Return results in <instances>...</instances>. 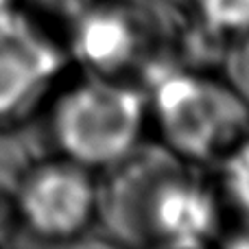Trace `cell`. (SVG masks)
<instances>
[{
	"label": "cell",
	"instance_id": "cell-7",
	"mask_svg": "<svg viewBox=\"0 0 249 249\" xmlns=\"http://www.w3.org/2000/svg\"><path fill=\"white\" fill-rule=\"evenodd\" d=\"M140 26L118 9L83 11L74 33V53L99 72H114L136 57Z\"/></svg>",
	"mask_w": 249,
	"mask_h": 249
},
{
	"label": "cell",
	"instance_id": "cell-6",
	"mask_svg": "<svg viewBox=\"0 0 249 249\" xmlns=\"http://www.w3.org/2000/svg\"><path fill=\"white\" fill-rule=\"evenodd\" d=\"M216 228V208L210 193L179 173L155 195L151 208V238L171 247H199Z\"/></svg>",
	"mask_w": 249,
	"mask_h": 249
},
{
	"label": "cell",
	"instance_id": "cell-8",
	"mask_svg": "<svg viewBox=\"0 0 249 249\" xmlns=\"http://www.w3.org/2000/svg\"><path fill=\"white\" fill-rule=\"evenodd\" d=\"M203 24L219 31H245L249 26V0H199Z\"/></svg>",
	"mask_w": 249,
	"mask_h": 249
},
{
	"label": "cell",
	"instance_id": "cell-5",
	"mask_svg": "<svg viewBox=\"0 0 249 249\" xmlns=\"http://www.w3.org/2000/svg\"><path fill=\"white\" fill-rule=\"evenodd\" d=\"M61 53L13 7L0 11V124L26 112L61 68Z\"/></svg>",
	"mask_w": 249,
	"mask_h": 249
},
{
	"label": "cell",
	"instance_id": "cell-3",
	"mask_svg": "<svg viewBox=\"0 0 249 249\" xmlns=\"http://www.w3.org/2000/svg\"><path fill=\"white\" fill-rule=\"evenodd\" d=\"M109 166L112 171L96 193L103 230L124 245H144L151 241L155 195L184 168L171 151L155 144L133 146Z\"/></svg>",
	"mask_w": 249,
	"mask_h": 249
},
{
	"label": "cell",
	"instance_id": "cell-10",
	"mask_svg": "<svg viewBox=\"0 0 249 249\" xmlns=\"http://www.w3.org/2000/svg\"><path fill=\"white\" fill-rule=\"evenodd\" d=\"M228 190L243 212L249 216V142L243 144L225 164Z\"/></svg>",
	"mask_w": 249,
	"mask_h": 249
},
{
	"label": "cell",
	"instance_id": "cell-2",
	"mask_svg": "<svg viewBox=\"0 0 249 249\" xmlns=\"http://www.w3.org/2000/svg\"><path fill=\"white\" fill-rule=\"evenodd\" d=\"M144 116L138 90L88 81L57 103L53 133L59 146L81 164H112L136 146Z\"/></svg>",
	"mask_w": 249,
	"mask_h": 249
},
{
	"label": "cell",
	"instance_id": "cell-14",
	"mask_svg": "<svg viewBox=\"0 0 249 249\" xmlns=\"http://www.w3.org/2000/svg\"><path fill=\"white\" fill-rule=\"evenodd\" d=\"M7 7H11V0H0V11L7 9Z\"/></svg>",
	"mask_w": 249,
	"mask_h": 249
},
{
	"label": "cell",
	"instance_id": "cell-13",
	"mask_svg": "<svg viewBox=\"0 0 249 249\" xmlns=\"http://www.w3.org/2000/svg\"><path fill=\"white\" fill-rule=\"evenodd\" d=\"M230 247H249V230L241 232V236H234L232 241H228Z\"/></svg>",
	"mask_w": 249,
	"mask_h": 249
},
{
	"label": "cell",
	"instance_id": "cell-11",
	"mask_svg": "<svg viewBox=\"0 0 249 249\" xmlns=\"http://www.w3.org/2000/svg\"><path fill=\"white\" fill-rule=\"evenodd\" d=\"M42 7L51 9L55 13H61V16H70V18H77L86 11L88 2L90 0H37Z\"/></svg>",
	"mask_w": 249,
	"mask_h": 249
},
{
	"label": "cell",
	"instance_id": "cell-1",
	"mask_svg": "<svg viewBox=\"0 0 249 249\" xmlns=\"http://www.w3.org/2000/svg\"><path fill=\"white\" fill-rule=\"evenodd\" d=\"M144 79L168 144L188 158H210L249 127V105L230 88L181 72L168 59L149 61Z\"/></svg>",
	"mask_w": 249,
	"mask_h": 249
},
{
	"label": "cell",
	"instance_id": "cell-12",
	"mask_svg": "<svg viewBox=\"0 0 249 249\" xmlns=\"http://www.w3.org/2000/svg\"><path fill=\"white\" fill-rule=\"evenodd\" d=\"M9 219H11V212L7 206V193L0 190V241H4L9 232Z\"/></svg>",
	"mask_w": 249,
	"mask_h": 249
},
{
	"label": "cell",
	"instance_id": "cell-9",
	"mask_svg": "<svg viewBox=\"0 0 249 249\" xmlns=\"http://www.w3.org/2000/svg\"><path fill=\"white\" fill-rule=\"evenodd\" d=\"M225 72L232 83V90L249 105V26L243 35L223 53Z\"/></svg>",
	"mask_w": 249,
	"mask_h": 249
},
{
	"label": "cell",
	"instance_id": "cell-4",
	"mask_svg": "<svg viewBox=\"0 0 249 249\" xmlns=\"http://www.w3.org/2000/svg\"><path fill=\"white\" fill-rule=\"evenodd\" d=\"M13 197L24 228L55 241L77 236L96 208V190L88 173L70 162L35 164Z\"/></svg>",
	"mask_w": 249,
	"mask_h": 249
}]
</instances>
